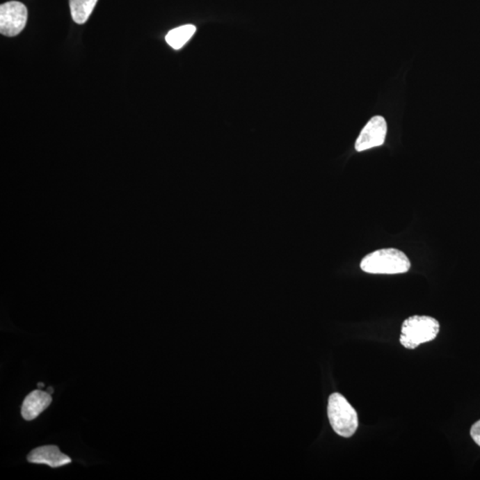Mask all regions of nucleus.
<instances>
[{
    "label": "nucleus",
    "instance_id": "nucleus-1",
    "mask_svg": "<svg viewBox=\"0 0 480 480\" xmlns=\"http://www.w3.org/2000/svg\"><path fill=\"white\" fill-rule=\"evenodd\" d=\"M360 268L370 274H401L410 270L411 262L404 252L397 248H383L365 256Z\"/></svg>",
    "mask_w": 480,
    "mask_h": 480
},
{
    "label": "nucleus",
    "instance_id": "nucleus-2",
    "mask_svg": "<svg viewBox=\"0 0 480 480\" xmlns=\"http://www.w3.org/2000/svg\"><path fill=\"white\" fill-rule=\"evenodd\" d=\"M438 320L429 316H412L403 322L400 344L409 350L434 340L440 332Z\"/></svg>",
    "mask_w": 480,
    "mask_h": 480
},
{
    "label": "nucleus",
    "instance_id": "nucleus-3",
    "mask_svg": "<svg viewBox=\"0 0 480 480\" xmlns=\"http://www.w3.org/2000/svg\"><path fill=\"white\" fill-rule=\"evenodd\" d=\"M328 415L333 430L344 438H351L358 427L356 410L340 393L329 397Z\"/></svg>",
    "mask_w": 480,
    "mask_h": 480
},
{
    "label": "nucleus",
    "instance_id": "nucleus-4",
    "mask_svg": "<svg viewBox=\"0 0 480 480\" xmlns=\"http://www.w3.org/2000/svg\"><path fill=\"white\" fill-rule=\"evenodd\" d=\"M27 8L18 1L4 3L0 6V32L6 37L20 34L26 26Z\"/></svg>",
    "mask_w": 480,
    "mask_h": 480
},
{
    "label": "nucleus",
    "instance_id": "nucleus-5",
    "mask_svg": "<svg viewBox=\"0 0 480 480\" xmlns=\"http://www.w3.org/2000/svg\"><path fill=\"white\" fill-rule=\"evenodd\" d=\"M386 134L385 118L381 116L374 117L368 121L361 131L360 136L358 137L356 143H355V149L357 152H360L383 145L385 142Z\"/></svg>",
    "mask_w": 480,
    "mask_h": 480
},
{
    "label": "nucleus",
    "instance_id": "nucleus-6",
    "mask_svg": "<svg viewBox=\"0 0 480 480\" xmlns=\"http://www.w3.org/2000/svg\"><path fill=\"white\" fill-rule=\"evenodd\" d=\"M28 462L37 464H46L52 468H59L72 463L68 456L61 452L56 446H44L35 448L27 457Z\"/></svg>",
    "mask_w": 480,
    "mask_h": 480
},
{
    "label": "nucleus",
    "instance_id": "nucleus-7",
    "mask_svg": "<svg viewBox=\"0 0 480 480\" xmlns=\"http://www.w3.org/2000/svg\"><path fill=\"white\" fill-rule=\"evenodd\" d=\"M52 403L50 393L36 390L29 394L22 406V415L26 421L34 420Z\"/></svg>",
    "mask_w": 480,
    "mask_h": 480
},
{
    "label": "nucleus",
    "instance_id": "nucleus-8",
    "mask_svg": "<svg viewBox=\"0 0 480 480\" xmlns=\"http://www.w3.org/2000/svg\"><path fill=\"white\" fill-rule=\"evenodd\" d=\"M197 28L192 24L182 25L168 32L166 36V43L175 50L181 49L191 40Z\"/></svg>",
    "mask_w": 480,
    "mask_h": 480
},
{
    "label": "nucleus",
    "instance_id": "nucleus-9",
    "mask_svg": "<svg viewBox=\"0 0 480 480\" xmlns=\"http://www.w3.org/2000/svg\"><path fill=\"white\" fill-rule=\"evenodd\" d=\"M97 1L98 0H70V14L73 21L78 24H84L94 11Z\"/></svg>",
    "mask_w": 480,
    "mask_h": 480
},
{
    "label": "nucleus",
    "instance_id": "nucleus-10",
    "mask_svg": "<svg viewBox=\"0 0 480 480\" xmlns=\"http://www.w3.org/2000/svg\"><path fill=\"white\" fill-rule=\"evenodd\" d=\"M470 436L475 441V443L480 447V420L472 425V429H470Z\"/></svg>",
    "mask_w": 480,
    "mask_h": 480
},
{
    "label": "nucleus",
    "instance_id": "nucleus-11",
    "mask_svg": "<svg viewBox=\"0 0 480 480\" xmlns=\"http://www.w3.org/2000/svg\"><path fill=\"white\" fill-rule=\"evenodd\" d=\"M38 388H40V387H44V384L43 383H38Z\"/></svg>",
    "mask_w": 480,
    "mask_h": 480
}]
</instances>
